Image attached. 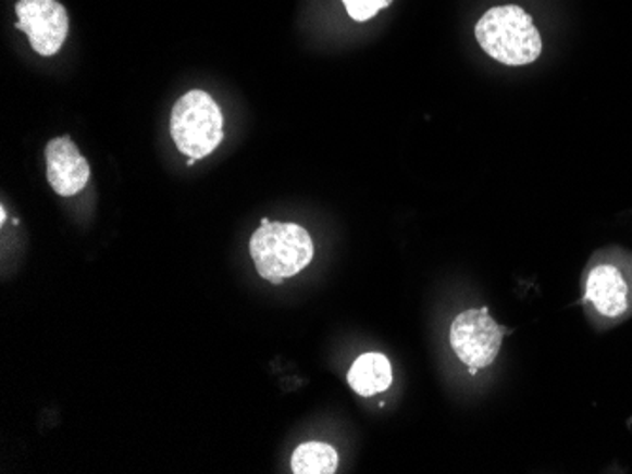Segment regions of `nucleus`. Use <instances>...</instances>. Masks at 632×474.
Instances as JSON below:
<instances>
[{
  "label": "nucleus",
  "instance_id": "4",
  "mask_svg": "<svg viewBox=\"0 0 632 474\" xmlns=\"http://www.w3.org/2000/svg\"><path fill=\"white\" fill-rule=\"evenodd\" d=\"M504 329L488 316L487 307L464 310L455 317L449 330L453 350L468 369L493 365L500 352Z\"/></svg>",
  "mask_w": 632,
  "mask_h": 474
},
{
  "label": "nucleus",
  "instance_id": "7",
  "mask_svg": "<svg viewBox=\"0 0 632 474\" xmlns=\"http://www.w3.org/2000/svg\"><path fill=\"white\" fill-rule=\"evenodd\" d=\"M625 278L619 273V269L611 265L596 266L591 271L585 288V299L595 307L603 316L618 317L625 312L627 302Z\"/></svg>",
  "mask_w": 632,
  "mask_h": 474
},
{
  "label": "nucleus",
  "instance_id": "9",
  "mask_svg": "<svg viewBox=\"0 0 632 474\" xmlns=\"http://www.w3.org/2000/svg\"><path fill=\"white\" fill-rule=\"evenodd\" d=\"M337 452L326 442H303L292 456V471L296 474H332L337 471Z\"/></svg>",
  "mask_w": 632,
  "mask_h": 474
},
{
  "label": "nucleus",
  "instance_id": "6",
  "mask_svg": "<svg viewBox=\"0 0 632 474\" xmlns=\"http://www.w3.org/2000/svg\"><path fill=\"white\" fill-rule=\"evenodd\" d=\"M46 173L59 197H73L88 186L91 169L71 137L53 138L46 146Z\"/></svg>",
  "mask_w": 632,
  "mask_h": 474
},
{
  "label": "nucleus",
  "instance_id": "3",
  "mask_svg": "<svg viewBox=\"0 0 632 474\" xmlns=\"http://www.w3.org/2000/svg\"><path fill=\"white\" fill-rule=\"evenodd\" d=\"M171 137L181 153L197 161L219 148L224 138V115L211 95L194 89L176 101Z\"/></svg>",
  "mask_w": 632,
  "mask_h": 474
},
{
  "label": "nucleus",
  "instance_id": "5",
  "mask_svg": "<svg viewBox=\"0 0 632 474\" xmlns=\"http://www.w3.org/2000/svg\"><path fill=\"white\" fill-rule=\"evenodd\" d=\"M17 23L29 38L30 48L42 58L55 55L69 35V14L58 0H20L15 4Z\"/></svg>",
  "mask_w": 632,
  "mask_h": 474
},
{
  "label": "nucleus",
  "instance_id": "2",
  "mask_svg": "<svg viewBox=\"0 0 632 474\" xmlns=\"http://www.w3.org/2000/svg\"><path fill=\"white\" fill-rule=\"evenodd\" d=\"M250 255L263 280L281 284L313 261V238L296 223H262L250 238Z\"/></svg>",
  "mask_w": 632,
  "mask_h": 474
},
{
  "label": "nucleus",
  "instance_id": "8",
  "mask_svg": "<svg viewBox=\"0 0 632 474\" xmlns=\"http://www.w3.org/2000/svg\"><path fill=\"white\" fill-rule=\"evenodd\" d=\"M347 382L358 396H377L393 386V365L383 353H363L350 366Z\"/></svg>",
  "mask_w": 632,
  "mask_h": 474
},
{
  "label": "nucleus",
  "instance_id": "1",
  "mask_svg": "<svg viewBox=\"0 0 632 474\" xmlns=\"http://www.w3.org/2000/svg\"><path fill=\"white\" fill-rule=\"evenodd\" d=\"M481 50L501 65H531L542 55V37L521 7L491 8L475 25Z\"/></svg>",
  "mask_w": 632,
  "mask_h": 474
},
{
  "label": "nucleus",
  "instance_id": "10",
  "mask_svg": "<svg viewBox=\"0 0 632 474\" xmlns=\"http://www.w3.org/2000/svg\"><path fill=\"white\" fill-rule=\"evenodd\" d=\"M343 4L355 22H368L381 10L391 7L393 0H343Z\"/></svg>",
  "mask_w": 632,
  "mask_h": 474
}]
</instances>
